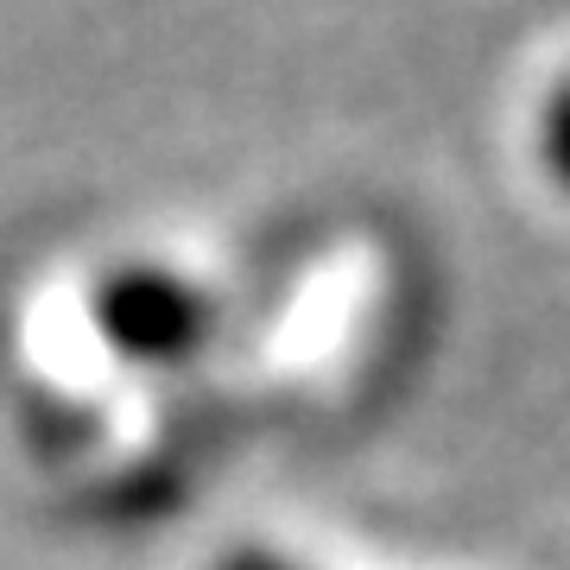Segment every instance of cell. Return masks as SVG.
I'll return each mask as SVG.
<instances>
[{
  "label": "cell",
  "mask_w": 570,
  "mask_h": 570,
  "mask_svg": "<svg viewBox=\"0 0 570 570\" xmlns=\"http://www.w3.org/2000/svg\"><path fill=\"white\" fill-rule=\"evenodd\" d=\"M539 153H546V165H551V178L570 190V77L551 89V102H546V115H539Z\"/></svg>",
  "instance_id": "obj_2"
},
{
  "label": "cell",
  "mask_w": 570,
  "mask_h": 570,
  "mask_svg": "<svg viewBox=\"0 0 570 570\" xmlns=\"http://www.w3.org/2000/svg\"><path fill=\"white\" fill-rule=\"evenodd\" d=\"M209 570H305V564H298V558H285V551L242 546V551H228V558H216Z\"/></svg>",
  "instance_id": "obj_3"
},
{
  "label": "cell",
  "mask_w": 570,
  "mask_h": 570,
  "mask_svg": "<svg viewBox=\"0 0 570 570\" xmlns=\"http://www.w3.org/2000/svg\"><path fill=\"white\" fill-rule=\"evenodd\" d=\"M96 330L108 348H121L127 362H184L190 348H204L209 336V305L204 285H190L171 266H121L96 285Z\"/></svg>",
  "instance_id": "obj_1"
}]
</instances>
